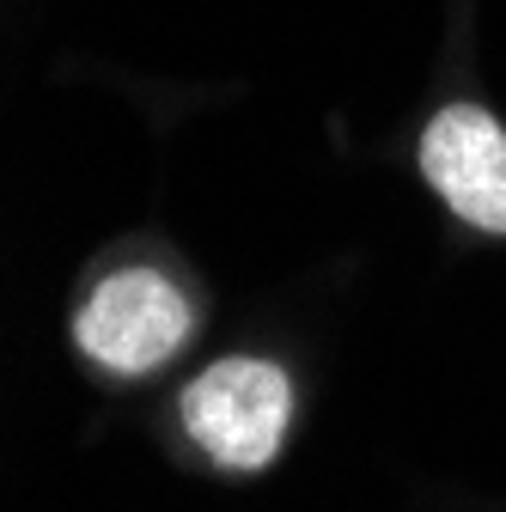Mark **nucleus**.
Returning <instances> with one entry per match:
<instances>
[{"mask_svg": "<svg viewBox=\"0 0 506 512\" xmlns=\"http://www.w3.org/2000/svg\"><path fill=\"white\" fill-rule=\"evenodd\" d=\"M80 348L110 366V372H153L165 366L183 336H189V299L153 275V269H129V275H110L86 305H80V324H74Z\"/></svg>", "mask_w": 506, "mask_h": 512, "instance_id": "obj_2", "label": "nucleus"}, {"mask_svg": "<svg viewBox=\"0 0 506 512\" xmlns=\"http://www.w3.org/2000/svg\"><path fill=\"white\" fill-rule=\"evenodd\" d=\"M421 177L458 220L506 232V128L488 110L476 104L439 110L421 135Z\"/></svg>", "mask_w": 506, "mask_h": 512, "instance_id": "obj_3", "label": "nucleus"}, {"mask_svg": "<svg viewBox=\"0 0 506 512\" xmlns=\"http://www.w3.org/2000/svg\"><path fill=\"white\" fill-rule=\"evenodd\" d=\"M293 391L269 360H220L183 391V427L226 470H263L281 452Z\"/></svg>", "mask_w": 506, "mask_h": 512, "instance_id": "obj_1", "label": "nucleus"}]
</instances>
